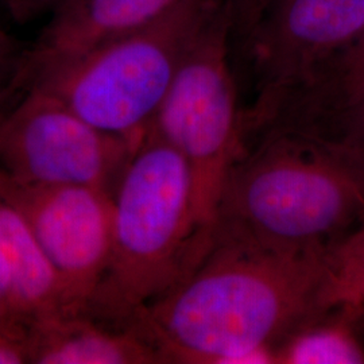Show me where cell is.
Returning a JSON list of instances; mask_svg holds the SVG:
<instances>
[{"label": "cell", "instance_id": "obj_1", "mask_svg": "<svg viewBox=\"0 0 364 364\" xmlns=\"http://www.w3.org/2000/svg\"><path fill=\"white\" fill-rule=\"evenodd\" d=\"M324 255L213 239L180 282L135 316L162 363H275L278 346L324 312Z\"/></svg>", "mask_w": 364, "mask_h": 364}, {"label": "cell", "instance_id": "obj_2", "mask_svg": "<svg viewBox=\"0 0 364 364\" xmlns=\"http://www.w3.org/2000/svg\"><path fill=\"white\" fill-rule=\"evenodd\" d=\"M266 129L228 174L213 239L324 255L364 224V149L317 126Z\"/></svg>", "mask_w": 364, "mask_h": 364}, {"label": "cell", "instance_id": "obj_3", "mask_svg": "<svg viewBox=\"0 0 364 364\" xmlns=\"http://www.w3.org/2000/svg\"><path fill=\"white\" fill-rule=\"evenodd\" d=\"M209 248L197 227L186 162L149 129L114 192L111 257L85 316L129 328Z\"/></svg>", "mask_w": 364, "mask_h": 364}, {"label": "cell", "instance_id": "obj_4", "mask_svg": "<svg viewBox=\"0 0 364 364\" xmlns=\"http://www.w3.org/2000/svg\"><path fill=\"white\" fill-rule=\"evenodd\" d=\"M227 0H183L154 22L41 73L48 92L108 134L142 141L176 75Z\"/></svg>", "mask_w": 364, "mask_h": 364}, {"label": "cell", "instance_id": "obj_5", "mask_svg": "<svg viewBox=\"0 0 364 364\" xmlns=\"http://www.w3.org/2000/svg\"><path fill=\"white\" fill-rule=\"evenodd\" d=\"M232 33L227 1L186 54L150 126L188 165L197 227L209 246L224 185L246 150V117L230 64Z\"/></svg>", "mask_w": 364, "mask_h": 364}, {"label": "cell", "instance_id": "obj_6", "mask_svg": "<svg viewBox=\"0 0 364 364\" xmlns=\"http://www.w3.org/2000/svg\"><path fill=\"white\" fill-rule=\"evenodd\" d=\"M142 141L99 130L55 96L31 88L0 120V178L92 186L114 195Z\"/></svg>", "mask_w": 364, "mask_h": 364}, {"label": "cell", "instance_id": "obj_7", "mask_svg": "<svg viewBox=\"0 0 364 364\" xmlns=\"http://www.w3.org/2000/svg\"><path fill=\"white\" fill-rule=\"evenodd\" d=\"M364 31V0H269L247 38L263 127L308 91Z\"/></svg>", "mask_w": 364, "mask_h": 364}, {"label": "cell", "instance_id": "obj_8", "mask_svg": "<svg viewBox=\"0 0 364 364\" xmlns=\"http://www.w3.org/2000/svg\"><path fill=\"white\" fill-rule=\"evenodd\" d=\"M0 193L23 215L55 274L61 314H85L111 257L114 195L92 186H33L3 178Z\"/></svg>", "mask_w": 364, "mask_h": 364}, {"label": "cell", "instance_id": "obj_9", "mask_svg": "<svg viewBox=\"0 0 364 364\" xmlns=\"http://www.w3.org/2000/svg\"><path fill=\"white\" fill-rule=\"evenodd\" d=\"M181 1L61 0L37 41L28 46L31 85L45 70L154 22Z\"/></svg>", "mask_w": 364, "mask_h": 364}, {"label": "cell", "instance_id": "obj_10", "mask_svg": "<svg viewBox=\"0 0 364 364\" xmlns=\"http://www.w3.org/2000/svg\"><path fill=\"white\" fill-rule=\"evenodd\" d=\"M156 348L132 328H117L85 314L33 320L31 364H156Z\"/></svg>", "mask_w": 364, "mask_h": 364}, {"label": "cell", "instance_id": "obj_11", "mask_svg": "<svg viewBox=\"0 0 364 364\" xmlns=\"http://www.w3.org/2000/svg\"><path fill=\"white\" fill-rule=\"evenodd\" d=\"M0 252L11 274L14 311L31 320L61 314L55 274L23 215L1 193Z\"/></svg>", "mask_w": 364, "mask_h": 364}, {"label": "cell", "instance_id": "obj_12", "mask_svg": "<svg viewBox=\"0 0 364 364\" xmlns=\"http://www.w3.org/2000/svg\"><path fill=\"white\" fill-rule=\"evenodd\" d=\"M275 363L363 364L359 309L338 306L313 317L278 346Z\"/></svg>", "mask_w": 364, "mask_h": 364}, {"label": "cell", "instance_id": "obj_13", "mask_svg": "<svg viewBox=\"0 0 364 364\" xmlns=\"http://www.w3.org/2000/svg\"><path fill=\"white\" fill-rule=\"evenodd\" d=\"M364 97V31L326 66L312 87L293 103L290 115L306 123L328 126Z\"/></svg>", "mask_w": 364, "mask_h": 364}, {"label": "cell", "instance_id": "obj_14", "mask_svg": "<svg viewBox=\"0 0 364 364\" xmlns=\"http://www.w3.org/2000/svg\"><path fill=\"white\" fill-rule=\"evenodd\" d=\"M321 306L364 308V224L326 254Z\"/></svg>", "mask_w": 364, "mask_h": 364}, {"label": "cell", "instance_id": "obj_15", "mask_svg": "<svg viewBox=\"0 0 364 364\" xmlns=\"http://www.w3.org/2000/svg\"><path fill=\"white\" fill-rule=\"evenodd\" d=\"M30 90L28 46L0 27V120Z\"/></svg>", "mask_w": 364, "mask_h": 364}, {"label": "cell", "instance_id": "obj_16", "mask_svg": "<svg viewBox=\"0 0 364 364\" xmlns=\"http://www.w3.org/2000/svg\"><path fill=\"white\" fill-rule=\"evenodd\" d=\"M31 324L21 313L0 317V364H31Z\"/></svg>", "mask_w": 364, "mask_h": 364}, {"label": "cell", "instance_id": "obj_17", "mask_svg": "<svg viewBox=\"0 0 364 364\" xmlns=\"http://www.w3.org/2000/svg\"><path fill=\"white\" fill-rule=\"evenodd\" d=\"M227 1L231 10L234 33L243 39L247 38L250 31L252 30V27L255 26L257 21L259 19L260 14L269 0H227Z\"/></svg>", "mask_w": 364, "mask_h": 364}, {"label": "cell", "instance_id": "obj_18", "mask_svg": "<svg viewBox=\"0 0 364 364\" xmlns=\"http://www.w3.org/2000/svg\"><path fill=\"white\" fill-rule=\"evenodd\" d=\"M326 129L348 135L364 149V97L335 117Z\"/></svg>", "mask_w": 364, "mask_h": 364}, {"label": "cell", "instance_id": "obj_19", "mask_svg": "<svg viewBox=\"0 0 364 364\" xmlns=\"http://www.w3.org/2000/svg\"><path fill=\"white\" fill-rule=\"evenodd\" d=\"M61 0H3L7 13L18 23H27L42 14L52 13Z\"/></svg>", "mask_w": 364, "mask_h": 364}, {"label": "cell", "instance_id": "obj_20", "mask_svg": "<svg viewBox=\"0 0 364 364\" xmlns=\"http://www.w3.org/2000/svg\"><path fill=\"white\" fill-rule=\"evenodd\" d=\"M10 312H15L13 304V282L9 264L0 252V317Z\"/></svg>", "mask_w": 364, "mask_h": 364}, {"label": "cell", "instance_id": "obj_21", "mask_svg": "<svg viewBox=\"0 0 364 364\" xmlns=\"http://www.w3.org/2000/svg\"><path fill=\"white\" fill-rule=\"evenodd\" d=\"M359 326H360V331L364 336V308L359 311Z\"/></svg>", "mask_w": 364, "mask_h": 364}]
</instances>
